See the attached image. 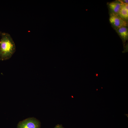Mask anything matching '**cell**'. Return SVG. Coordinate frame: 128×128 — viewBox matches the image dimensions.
<instances>
[{
  "instance_id": "obj_1",
  "label": "cell",
  "mask_w": 128,
  "mask_h": 128,
  "mask_svg": "<svg viewBox=\"0 0 128 128\" xmlns=\"http://www.w3.org/2000/svg\"><path fill=\"white\" fill-rule=\"evenodd\" d=\"M0 41V58L2 60L9 59L16 50L15 44L10 35L5 32L1 34Z\"/></svg>"
},
{
  "instance_id": "obj_2",
  "label": "cell",
  "mask_w": 128,
  "mask_h": 128,
  "mask_svg": "<svg viewBox=\"0 0 128 128\" xmlns=\"http://www.w3.org/2000/svg\"><path fill=\"white\" fill-rule=\"evenodd\" d=\"M40 121L36 119L28 118L19 122L18 128H40Z\"/></svg>"
},
{
  "instance_id": "obj_3",
  "label": "cell",
  "mask_w": 128,
  "mask_h": 128,
  "mask_svg": "<svg viewBox=\"0 0 128 128\" xmlns=\"http://www.w3.org/2000/svg\"><path fill=\"white\" fill-rule=\"evenodd\" d=\"M110 23L115 30L123 27H127V21L118 16L111 14L109 19Z\"/></svg>"
},
{
  "instance_id": "obj_4",
  "label": "cell",
  "mask_w": 128,
  "mask_h": 128,
  "mask_svg": "<svg viewBox=\"0 0 128 128\" xmlns=\"http://www.w3.org/2000/svg\"><path fill=\"white\" fill-rule=\"evenodd\" d=\"M123 3L121 0H116L110 3L108 6L111 12V14L118 15Z\"/></svg>"
},
{
  "instance_id": "obj_5",
  "label": "cell",
  "mask_w": 128,
  "mask_h": 128,
  "mask_svg": "<svg viewBox=\"0 0 128 128\" xmlns=\"http://www.w3.org/2000/svg\"><path fill=\"white\" fill-rule=\"evenodd\" d=\"M118 16L127 21L128 19V4L123 3Z\"/></svg>"
},
{
  "instance_id": "obj_6",
  "label": "cell",
  "mask_w": 128,
  "mask_h": 128,
  "mask_svg": "<svg viewBox=\"0 0 128 128\" xmlns=\"http://www.w3.org/2000/svg\"><path fill=\"white\" fill-rule=\"evenodd\" d=\"M122 40L125 42L128 39V29L127 27H123L115 30Z\"/></svg>"
},
{
  "instance_id": "obj_7",
  "label": "cell",
  "mask_w": 128,
  "mask_h": 128,
  "mask_svg": "<svg viewBox=\"0 0 128 128\" xmlns=\"http://www.w3.org/2000/svg\"><path fill=\"white\" fill-rule=\"evenodd\" d=\"M54 128H64L62 125L60 124H58L56 125Z\"/></svg>"
},
{
  "instance_id": "obj_8",
  "label": "cell",
  "mask_w": 128,
  "mask_h": 128,
  "mask_svg": "<svg viewBox=\"0 0 128 128\" xmlns=\"http://www.w3.org/2000/svg\"><path fill=\"white\" fill-rule=\"evenodd\" d=\"M123 3H124L128 4V0H121Z\"/></svg>"
}]
</instances>
